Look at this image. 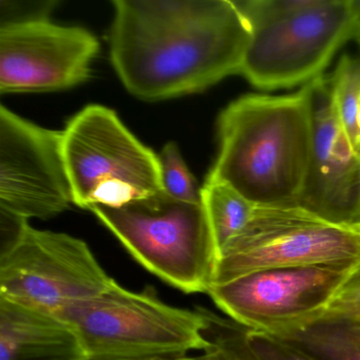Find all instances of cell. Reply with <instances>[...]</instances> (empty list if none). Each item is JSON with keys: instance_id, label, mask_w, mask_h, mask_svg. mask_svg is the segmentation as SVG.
I'll return each instance as SVG.
<instances>
[{"instance_id": "cell-12", "label": "cell", "mask_w": 360, "mask_h": 360, "mask_svg": "<svg viewBox=\"0 0 360 360\" xmlns=\"http://www.w3.org/2000/svg\"><path fill=\"white\" fill-rule=\"evenodd\" d=\"M309 86L313 146L299 207L352 229L360 223V150L337 117L328 77Z\"/></svg>"}, {"instance_id": "cell-21", "label": "cell", "mask_w": 360, "mask_h": 360, "mask_svg": "<svg viewBox=\"0 0 360 360\" xmlns=\"http://www.w3.org/2000/svg\"><path fill=\"white\" fill-rule=\"evenodd\" d=\"M326 316H333V317L343 318L349 321L355 322L360 324V307L356 309H347V311H339L335 314H322ZM321 316V315H320Z\"/></svg>"}, {"instance_id": "cell-14", "label": "cell", "mask_w": 360, "mask_h": 360, "mask_svg": "<svg viewBox=\"0 0 360 360\" xmlns=\"http://www.w3.org/2000/svg\"><path fill=\"white\" fill-rule=\"evenodd\" d=\"M277 336L321 360H360V324L343 318L321 315Z\"/></svg>"}, {"instance_id": "cell-17", "label": "cell", "mask_w": 360, "mask_h": 360, "mask_svg": "<svg viewBox=\"0 0 360 360\" xmlns=\"http://www.w3.org/2000/svg\"><path fill=\"white\" fill-rule=\"evenodd\" d=\"M158 159L162 191L179 201L201 203V188L185 164L179 147L174 143H167Z\"/></svg>"}, {"instance_id": "cell-11", "label": "cell", "mask_w": 360, "mask_h": 360, "mask_svg": "<svg viewBox=\"0 0 360 360\" xmlns=\"http://www.w3.org/2000/svg\"><path fill=\"white\" fill-rule=\"evenodd\" d=\"M98 39L49 20L0 26V92L30 94L75 87L91 77Z\"/></svg>"}, {"instance_id": "cell-5", "label": "cell", "mask_w": 360, "mask_h": 360, "mask_svg": "<svg viewBox=\"0 0 360 360\" xmlns=\"http://www.w3.org/2000/svg\"><path fill=\"white\" fill-rule=\"evenodd\" d=\"M90 210L147 271L186 294H207L218 250L202 202L179 201L161 191Z\"/></svg>"}, {"instance_id": "cell-22", "label": "cell", "mask_w": 360, "mask_h": 360, "mask_svg": "<svg viewBox=\"0 0 360 360\" xmlns=\"http://www.w3.org/2000/svg\"><path fill=\"white\" fill-rule=\"evenodd\" d=\"M153 360H193V357H188V356H184V357L161 358V359H153Z\"/></svg>"}, {"instance_id": "cell-1", "label": "cell", "mask_w": 360, "mask_h": 360, "mask_svg": "<svg viewBox=\"0 0 360 360\" xmlns=\"http://www.w3.org/2000/svg\"><path fill=\"white\" fill-rule=\"evenodd\" d=\"M111 64L143 101L198 94L240 75L250 31L231 0H115Z\"/></svg>"}, {"instance_id": "cell-8", "label": "cell", "mask_w": 360, "mask_h": 360, "mask_svg": "<svg viewBox=\"0 0 360 360\" xmlns=\"http://www.w3.org/2000/svg\"><path fill=\"white\" fill-rule=\"evenodd\" d=\"M360 235L307 210L257 206L252 220L219 255L214 284L274 269L355 265Z\"/></svg>"}, {"instance_id": "cell-20", "label": "cell", "mask_w": 360, "mask_h": 360, "mask_svg": "<svg viewBox=\"0 0 360 360\" xmlns=\"http://www.w3.org/2000/svg\"><path fill=\"white\" fill-rule=\"evenodd\" d=\"M347 136L351 139L357 149L360 150V88L354 103L353 110L347 119V123L343 125Z\"/></svg>"}, {"instance_id": "cell-2", "label": "cell", "mask_w": 360, "mask_h": 360, "mask_svg": "<svg viewBox=\"0 0 360 360\" xmlns=\"http://www.w3.org/2000/svg\"><path fill=\"white\" fill-rule=\"evenodd\" d=\"M313 134L309 83L288 96H242L219 117L218 155L206 180L256 206H299Z\"/></svg>"}, {"instance_id": "cell-3", "label": "cell", "mask_w": 360, "mask_h": 360, "mask_svg": "<svg viewBox=\"0 0 360 360\" xmlns=\"http://www.w3.org/2000/svg\"><path fill=\"white\" fill-rule=\"evenodd\" d=\"M250 37L240 75L261 90L288 89L323 77L360 26V0L235 1Z\"/></svg>"}, {"instance_id": "cell-24", "label": "cell", "mask_w": 360, "mask_h": 360, "mask_svg": "<svg viewBox=\"0 0 360 360\" xmlns=\"http://www.w3.org/2000/svg\"><path fill=\"white\" fill-rule=\"evenodd\" d=\"M352 229H354V231H355L356 233H358L360 235V223H358L357 225H355V226L352 227Z\"/></svg>"}, {"instance_id": "cell-19", "label": "cell", "mask_w": 360, "mask_h": 360, "mask_svg": "<svg viewBox=\"0 0 360 360\" xmlns=\"http://www.w3.org/2000/svg\"><path fill=\"white\" fill-rule=\"evenodd\" d=\"M210 347L201 356L193 357V360H241L217 335L207 330Z\"/></svg>"}, {"instance_id": "cell-7", "label": "cell", "mask_w": 360, "mask_h": 360, "mask_svg": "<svg viewBox=\"0 0 360 360\" xmlns=\"http://www.w3.org/2000/svg\"><path fill=\"white\" fill-rule=\"evenodd\" d=\"M113 281L85 241L29 222L0 250V298L60 318Z\"/></svg>"}, {"instance_id": "cell-18", "label": "cell", "mask_w": 360, "mask_h": 360, "mask_svg": "<svg viewBox=\"0 0 360 360\" xmlns=\"http://www.w3.org/2000/svg\"><path fill=\"white\" fill-rule=\"evenodd\" d=\"M356 307H360V261L352 269L330 307L322 314L339 313Z\"/></svg>"}, {"instance_id": "cell-4", "label": "cell", "mask_w": 360, "mask_h": 360, "mask_svg": "<svg viewBox=\"0 0 360 360\" xmlns=\"http://www.w3.org/2000/svg\"><path fill=\"white\" fill-rule=\"evenodd\" d=\"M77 332L86 360H153L206 351V309L167 304L153 286L134 292L113 281L63 315Z\"/></svg>"}, {"instance_id": "cell-16", "label": "cell", "mask_w": 360, "mask_h": 360, "mask_svg": "<svg viewBox=\"0 0 360 360\" xmlns=\"http://www.w3.org/2000/svg\"><path fill=\"white\" fill-rule=\"evenodd\" d=\"M201 197L219 258L223 248L248 226L257 206L227 185L207 180Z\"/></svg>"}, {"instance_id": "cell-13", "label": "cell", "mask_w": 360, "mask_h": 360, "mask_svg": "<svg viewBox=\"0 0 360 360\" xmlns=\"http://www.w3.org/2000/svg\"><path fill=\"white\" fill-rule=\"evenodd\" d=\"M0 360H86L75 328L47 311L0 298Z\"/></svg>"}, {"instance_id": "cell-15", "label": "cell", "mask_w": 360, "mask_h": 360, "mask_svg": "<svg viewBox=\"0 0 360 360\" xmlns=\"http://www.w3.org/2000/svg\"><path fill=\"white\" fill-rule=\"evenodd\" d=\"M208 330L219 337L241 360H321L277 335L252 330L206 309Z\"/></svg>"}, {"instance_id": "cell-6", "label": "cell", "mask_w": 360, "mask_h": 360, "mask_svg": "<svg viewBox=\"0 0 360 360\" xmlns=\"http://www.w3.org/2000/svg\"><path fill=\"white\" fill-rule=\"evenodd\" d=\"M62 134L73 204L79 207L121 206L162 191L158 155L111 109L89 105Z\"/></svg>"}, {"instance_id": "cell-23", "label": "cell", "mask_w": 360, "mask_h": 360, "mask_svg": "<svg viewBox=\"0 0 360 360\" xmlns=\"http://www.w3.org/2000/svg\"><path fill=\"white\" fill-rule=\"evenodd\" d=\"M355 39H356V41H357L358 45L360 46V26H359V29H358L357 33H356Z\"/></svg>"}, {"instance_id": "cell-10", "label": "cell", "mask_w": 360, "mask_h": 360, "mask_svg": "<svg viewBox=\"0 0 360 360\" xmlns=\"http://www.w3.org/2000/svg\"><path fill=\"white\" fill-rule=\"evenodd\" d=\"M73 204L62 131L39 127L0 107V210L53 218Z\"/></svg>"}, {"instance_id": "cell-9", "label": "cell", "mask_w": 360, "mask_h": 360, "mask_svg": "<svg viewBox=\"0 0 360 360\" xmlns=\"http://www.w3.org/2000/svg\"><path fill=\"white\" fill-rule=\"evenodd\" d=\"M355 265L266 269L212 284L207 294L240 326L279 335L319 317Z\"/></svg>"}]
</instances>
